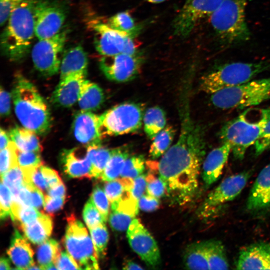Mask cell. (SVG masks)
I'll return each instance as SVG.
<instances>
[{
    "instance_id": "1",
    "label": "cell",
    "mask_w": 270,
    "mask_h": 270,
    "mask_svg": "<svg viewBox=\"0 0 270 270\" xmlns=\"http://www.w3.org/2000/svg\"><path fill=\"white\" fill-rule=\"evenodd\" d=\"M204 134L188 114H185L176 143L158 164V176L165 184L166 192L180 201L188 200L198 190L205 150Z\"/></svg>"
},
{
    "instance_id": "2",
    "label": "cell",
    "mask_w": 270,
    "mask_h": 270,
    "mask_svg": "<svg viewBox=\"0 0 270 270\" xmlns=\"http://www.w3.org/2000/svg\"><path fill=\"white\" fill-rule=\"evenodd\" d=\"M12 90L16 115L23 127L37 134L48 132L52 126L50 112L35 86L22 74H16Z\"/></svg>"
},
{
    "instance_id": "3",
    "label": "cell",
    "mask_w": 270,
    "mask_h": 270,
    "mask_svg": "<svg viewBox=\"0 0 270 270\" xmlns=\"http://www.w3.org/2000/svg\"><path fill=\"white\" fill-rule=\"evenodd\" d=\"M36 0H24L10 14L2 34V51L13 62L27 55L35 36L34 6Z\"/></svg>"
},
{
    "instance_id": "4",
    "label": "cell",
    "mask_w": 270,
    "mask_h": 270,
    "mask_svg": "<svg viewBox=\"0 0 270 270\" xmlns=\"http://www.w3.org/2000/svg\"><path fill=\"white\" fill-rule=\"evenodd\" d=\"M248 0H223L210 16L220 46L239 45L248 41L250 32L246 20Z\"/></svg>"
},
{
    "instance_id": "5",
    "label": "cell",
    "mask_w": 270,
    "mask_h": 270,
    "mask_svg": "<svg viewBox=\"0 0 270 270\" xmlns=\"http://www.w3.org/2000/svg\"><path fill=\"white\" fill-rule=\"evenodd\" d=\"M269 70L270 59L255 62H233L220 64L201 78L200 90L212 94L248 82Z\"/></svg>"
},
{
    "instance_id": "6",
    "label": "cell",
    "mask_w": 270,
    "mask_h": 270,
    "mask_svg": "<svg viewBox=\"0 0 270 270\" xmlns=\"http://www.w3.org/2000/svg\"><path fill=\"white\" fill-rule=\"evenodd\" d=\"M248 110L226 122L222 127L220 136L222 142L228 144L235 159L242 160L247 149L254 145L261 136L270 117V108L262 109L259 119L251 121Z\"/></svg>"
},
{
    "instance_id": "7",
    "label": "cell",
    "mask_w": 270,
    "mask_h": 270,
    "mask_svg": "<svg viewBox=\"0 0 270 270\" xmlns=\"http://www.w3.org/2000/svg\"><path fill=\"white\" fill-rule=\"evenodd\" d=\"M270 100V77L252 80L211 94L210 100L219 108H244Z\"/></svg>"
},
{
    "instance_id": "8",
    "label": "cell",
    "mask_w": 270,
    "mask_h": 270,
    "mask_svg": "<svg viewBox=\"0 0 270 270\" xmlns=\"http://www.w3.org/2000/svg\"><path fill=\"white\" fill-rule=\"evenodd\" d=\"M63 239L67 252L74 258L80 269H99L98 257L86 229L72 214L68 216Z\"/></svg>"
},
{
    "instance_id": "9",
    "label": "cell",
    "mask_w": 270,
    "mask_h": 270,
    "mask_svg": "<svg viewBox=\"0 0 270 270\" xmlns=\"http://www.w3.org/2000/svg\"><path fill=\"white\" fill-rule=\"evenodd\" d=\"M252 174V170L244 171L224 180L207 195L198 210V216L206 220L216 216L226 204L239 195Z\"/></svg>"
},
{
    "instance_id": "10",
    "label": "cell",
    "mask_w": 270,
    "mask_h": 270,
    "mask_svg": "<svg viewBox=\"0 0 270 270\" xmlns=\"http://www.w3.org/2000/svg\"><path fill=\"white\" fill-rule=\"evenodd\" d=\"M142 106L133 102L116 105L100 116L103 135L120 136L134 132L142 126Z\"/></svg>"
},
{
    "instance_id": "11",
    "label": "cell",
    "mask_w": 270,
    "mask_h": 270,
    "mask_svg": "<svg viewBox=\"0 0 270 270\" xmlns=\"http://www.w3.org/2000/svg\"><path fill=\"white\" fill-rule=\"evenodd\" d=\"M68 36V30L60 31L50 38L38 40L32 50L36 69L45 76H52L60 68V58Z\"/></svg>"
},
{
    "instance_id": "12",
    "label": "cell",
    "mask_w": 270,
    "mask_h": 270,
    "mask_svg": "<svg viewBox=\"0 0 270 270\" xmlns=\"http://www.w3.org/2000/svg\"><path fill=\"white\" fill-rule=\"evenodd\" d=\"M223 0H186L172 21L176 36H188L204 18L210 16Z\"/></svg>"
},
{
    "instance_id": "13",
    "label": "cell",
    "mask_w": 270,
    "mask_h": 270,
    "mask_svg": "<svg viewBox=\"0 0 270 270\" xmlns=\"http://www.w3.org/2000/svg\"><path fill=\"white\" fill-rule=\"evenodd\" d=\"M144 61L142 54L138 52L134 54L120 53L102 56L100 67L107 78L116 82L132 80L139 72Z\"/></svg>"
},
{
    "instance_id": "14",
    "label": "cell",
    "mask_w": 270,
    "mask_h": 270,
    "mask_svg": "<svg viewBox=\"0 0 270 270\" xmlns=\"http://www.w3.org/2000/svg\"><path fill=\"white\" fill-rule=\"evenodd\" d=\"M35 36L38 40L52 36L60 31L66 14L62 8L44 0H36L34 6Z\"/></svg>"
},
{
    "instance_id": "15",
    "label": "cell",
    "mask_w": 270,
    "mask_h": 270,
    "mask_svg": "<svg viewBox=\"0 0 270 270\" xmlns=\"http://www.w3.org/2000/svg\"><path fill=\"white\" fill-rule=\"evenodd\" d=\"M126 236L132 248L148 266L155 268L160 264L158 245L138 219L134 218L131 222L126 230Z\"/></svg>"
},
{
    "instance_id": "16",
    "label": "cell",
    "mask_w": 270,
    "mask_h": 270,
    "mask_svg": "<svg viewBox=\"0 0 270 270\" xmlns=\"http://www.w3.org/2000/svg\"><path fill=\"white\" fill-rule=\"evenodd\" d=\"M92 26L94 47L102 56L123 53L128 40L132 36L112 28L106 23L97 20L92 22Z\"/></svg>"
},
{
    "instance_id": "17",
    "label": "cell",
    "mask_w": 270,
    "mask_h": 270,
    "mask_svg": "<svg viewBox=\"0 0 270 270\" xmlns=\"http://www.w3.org/2000/svg\"><path fill=\"white\" fill-rule=\"evenodd\" d=\"M72 131L76 139L84 145L101 144L104 135L100 116L92 112H78L74 118Z\"/></svg>"
},
{
    "instance_id": "18",
    "label": "cell",
    "mask_w": 270,
    "mask_h": 270,
    "mask_svg": "<svg viewBox=\"0 0 270 270\" xmlns=\"http://www.w3.org/2000/svg\"><path fill=\"white\" fill-rule=\"evenodd\" d=\"M60 160L67 177L92 178V163L87 145L63 150Z\"/></svg>"
},
{
    "instance_id": "19",
    "label": "cell",
    "mask_w": 270,
    "mask_h": 270,
    "mask_svg": "<svg viewBox=\"0 0 270 270\" xmlns=\"http://www.w3.org/2000/svg\"><path fill=\"white\" fill-rule=\"evenodd\" d=\"M86 75L85 73H76L60 79L52 94V104L62 108H70L78 102Z\"/></svg>"
},
{
    "instance_id": "20",
    "label": "cell",
    "mask_w": 270,
    "mask_h": 270,
    "mask_svg": "<svg viewBox=\"0 0 270 270\" xmlns=\"http://www.w3.org/2000/svg\"><path fill=\"white\" fill-rule=\"evenodd\" d=\"M235 266L237 270H270V242L254 243L242 248Z\"/></svg>"
},
{
    "instance_id": "21",
    "label": "cell",
    "mask_w": 270,
    "mask_h": 270,
    "mask_svg": "<svg viewBox=\"0 0 270 270\" xmlns=\"http://www.w3.org/2000/svg\"><path fill=\"white\" fill-rule=\"evenodd\" d=\"M232 148L230 145L222 142L211 150L206 157L202 166V177L206 186H209L220 176Z\"/></svg>"
},
{
    "instance_id": "22",
    "label": "cell",
    "mask_w": 270,
    "mask_h": 270,
    "mask_svg": "<svg viewBox=\"0 0 270 270\" xmlns=\"http://www.w3.org/2000/svg\"><path fill=\"white\" fill-rule=\"evenodd\" d=\"M246 208L258 211L270 206V163L259 173L250 190Z\"/></svg>"
},
{
    "instance_id": "23",
    "label": "cell",
    "mask_w": 270,
    "mask_h": 270,
    "mask_svg": "<svg viewBox=\"0 0 270 270\" xmlns=\"http://www.w3.org/2000/svg\"><path fill=\"white\" fill-rule=\"evenodd\" d=\"M7 254L16 269H29L34 264V252L26 240L16 230Z\"/></svg>"
},
{
    "instance_id": "24",
    "label": "cell",
    "mask_w": 270,
    "mask_h": 270,
    "mask_svg": "<svg viewBox=\"0 0 270 270\" xmlns=\"http://www.w3.org/2000/svg\"><path fill=\"white\" fill-rule=\"evenodd\" d=\"M88 58L84 48L80 45L67 50L61 60L60 79L74 74H87Z\"/></svg>"
},
{
    "instance_id": "25",
    "label": "cell",
    "mask_w": 270,
    "mask_h": 270,
    "mask_svg": "<svg viewBox=\"0 0 270 270\" xmlns=\"http://www.w3.org/2000/svg\"><path fill=\"white\" fill-rule=\"evenodd\" d=\"M20 226L27 239L34 244H40L50 236L52 222L50 215L42 213L34 222Z\"/></svg>"
},
{
    "instance_id": "26",
    "label": "cell",
    "mask_w": 270,
    "mask_h": 270,
    "mask_svg": "<svg viewBox=\"0 0 270 270\" xmlns=\"http://www.w3.org/2000/svg\"><path fill=\"white\" fill-rule=\"evenodd\" d=\"M104 100L102 89L88 80L84 82L78 100L81 110L94 112L100 109Z\"/></svg>"
},
{
    "instance_id": "27",
    "label": "cell",
    "mask_w": 270,
    "mask_h": 270,
    "mask_svg": "<svg viewBox=\"0 0 270 270\" xmlns=\"http://www.w3.org/2000/svg\"><path fill=\"white\" fill-rule=\"evenodd\" d=\"M183 262L186 269L210 270L205 242L189 244L184 252Z\"/></svg>"
},
{
    "instance_id": "28",
    "label": "cell",
    "mask_w": 270,
    "mask_h": 270,
    "mask_svg": "<svg viewBox=\"0 0 270 270\" xmlns=\"http://www.w3.org/2000/svg\"><path fill=\"white\" fill-rule=\"evenodd\" d=\"M11 140L17 149L20 151H34L40 152L42 146L37 134L24 127L16 126L9 132Z\"/></svg>"
},
{
    "instance_id": "29",
    "label": "cell",
    "mask_w": 270,
    "mask_h": 270,
    "mask_svg": "<svg viewBox=\"0 0 270 270\" xmlns=\"http://www.w3.org/2000/svg\"><path fill=\"white\" fill-rule=\"evenodd\" d=\"M61 252L58 243L50 238L40 244L36 252V258L42 270L57 269L56 263Z\"/></svg>"
},
{
    "instance_id": "30",
    "label": "cell",
    "mask_w": 270,
    "mask_h": 270,
    "mask_svg": "<svg viewBox=\"0 0 270 270\" xmlns=\"http://www.w3.org/2000/svg\"><path fill=\"white\" fill-rule=\"evenodd\" d=\"M144 130L147 136L152 140L166 126L164 112L158 106L149 108L143 117Z\"/></svg>"
},
{
    "instance_id": "31",
    "label": "cell",
    "mask_w": 270,
    "mask_h": 270,
    "mask_svg": "<svg viewBox=\"0 0 270 270\" xmlns=\"http://www.w3.org/2000/svg\"><path fill=\"white\" fill-rule=\"evenodd\" d=\"M92 163V178H100L114 151L100 144L87 145Z\"/></svg>"
},
{
    "instance_id": "32",
    "label": "cell",
    "mask_w": 270,
    "mask_h": 270,
    "mask_svg": "<svg viewBox=\"0 0 270 270\" xmlns=\"http://www.w3.org/2000/svg\"><path fill=\"white\" fill-rule=\"evenodd\" d=\"M210 270H227L229 264L226 249L222 243L218 240H204Z\"/></svg>"
},
{
    "instance_id": "33",
    "label": "cell",
    "mask_w": 270,
    "mask_h": 270,
    "mask_svg": "<svg viewBox=\"0 0 270 270\" xmlns=\"http://www.w3.org/2000/svg\"><path fill=\"white\" fill-rule=\"evenodd\" d=\"M175 130L172 126H167L152 140L149 154L152 159L162 156L170 148L174 139Z\"/></svg>"
},
{
    "instance_id": "34",
    "label": "cell",
    "mask_w": 270,
    "mask_h": 270,
    "mask_svg": "<svg viewBox=\"0 0 270 270\" xmlns=\"http://www.w3.org/2000/svg\"><path fill=\"white\" fill-rule=\"evenodd\" d=\"M129 154L120 148H114L112 154L100 178L104 182L118 178L120 175Z\"/></svg>"
},
{
    "instance_id": "35",
    "label": "cell",
    "mask_w": 270,
    "mask_h": 270,
    "mask_svg": "<svg viewBox=\"0 0 270 270\" xmlns=\"http://www.w3.org/2000/svg\"><path fill=\"white\" fill-rule=\"evenodd\" d=\"M106 24L115 30L136 37L140 30V26L136 23L130 13L127 10L110 16Z\"/></svg>"
},
{
    "instance_id": "36",
    "label": "cell",
    "mask_w": 270,
    "mask_h": 270,
    "mask_svg": "<svg viewBox=\"0 0 270 270\" xmlns=\"http://www.w3.org/2000/svg\"><path fill=\"white\" fill-rule=\"evenodd\" d=\"M133 180L120 178L105 182L104 189L110 204L120 200L127 191H130Z\"/></svg>"
},
{
    "instance_id": "37",
    "label": "cell",
    "mask_w": 270,
    "mask_h": 270,
    "mask_svg": "<svg viewBox=\"0 0 270 270\" xmlns=\"http://www.w3.org/2000/svg\"><path fill=\"white\" fill-rule=\"evenodd\" d=\"M0 178L10 188L12 200L16 198L20 188L26 182L23 170L18 166L10 168L1 175Z\"/></svg>"
},
{
    "instance_id": "38",
    "label": "cell",
    "mask_w": 270,
    "mask_h": 270,
    "mask_svg": "<svg viewBox=\"0 0 270 270\" xmlns=\"http://www.w3.org/2000/svg\"><path fill=\"white\" fill-rule=\"evenodd\" d=\"M89 230L98 258H104L106 254L109 238L105 223L100 224Z\"/></svg>"
},
{
    "instance_id": "39",
    "label": "cell",
    "mask_w": 270,
    "mask_h": 270,
    "mask_svg": "<svg viewBox=\"0 0 270 270\" xmlns=\"http://www.w3.org/2000/svg\"><path fill=\"white\" fill-rule=\"evenodd\" d=\"M145 168L144 158L142 156H134L126 160L120 177L134 179L142 174Z\"/></svg>"
},
{
    "instance_id": "40",
    "label": "cell",
    "mask_w": 270,
    "mask_h": 270,
    "mask_svg": "<svg viewBox=\"0 0 270 270\" xmlns=\"http://www.w3.org/2000/svg\"><path fill=\"white\" fill-rule=\"evenodd\" d=\"M136 216L116 208H110L109 223L113 230L118 232L127 230Z\"/></svg>"
},
{
    "instance_id": "41",
    "label": "cell",
    "mask_w": 270,
    "mask_h": 270,
    "mask_svg": "<svg viewBox=\"0 0 270 270\" xmlns=\"http://www.w3.org/2000/svg\"><path fill=\"white\" fill-rule=\"evenodd\" d=\"M14 221L18 222L20 226L26 224L35 220L42 213L32 206L14 204L12 206Z\"/></svg>"
},
{
    "instance_id": "42",
    "label": "cell",
    "mask_w": 270,
    "mask_h": 270,
    "mask_svg": "<svg viewBox=\"0 0 270 270\" xmlns=\"http://www.w3.org/2000/svg\"><path fill=\"white\" fill-rule=\"evenodd\" d=\"M18 166L17 160V148L11 141L9 145L0 150V172L2 175L10 168Z\"/></svg>"
},
{
    "instance_id": "43",
    "label": "cell",
    "mask_w": 270,
    "mask_h": 270,
    "mask_svg": "<svg viewBox=\"0 0 270 270\" xmlns=\"http://www.w3.org/2000/svg\"><path fill=\"white\" fill-rule=\"evenodd\" d=\"M90 198L94 202L105 222H106L109 214V200L102 187L96 184L93 188Z\"/></svg>"
},
{
    "instance_id": "44",
    "label": "cell",
    "mask_w": 270,
    "mask_h": 270,
    "mask_svg": "<svg viewBox=\"0 0 270 270\" xmlns=\"http://www.w3.org/2000/svg\"><path fill=\"white\" fill-rule=\"evenodd\" d=\"M40 153L34 151H20L17 149L18 166L22 170H29L44 164Z\"/></svg>"
},
{
    "instance_id": "45",
    "label": "cell",
    "mask_w": 270,
    "mask_h": 270,
    "mask_svg": "<svg viewBox=\"0 0 270 270\" xmlns=\"http://www.w3.org/2000/svg\"><path fill=\"white\" fill-rule=\"evenodd\" d=\"M82 216L89 229L106 223L100 211L90 198L84 206Z\"/></svg>"
},
{
    "instance_id": "46",
    "label": "cell",
    "mask_w": 270,
    "mask_h": 270,
    "mask_svg": "<svg viewBox=\"0 0 270 270\" xmlns=\"http://www.w3.org/2000/svg\"><path fill=\"white\" fill-rule=\"evenodd\" d=\"M0 219L4 220L10 216L14 221L12 192L10 188L2 180L0 185Z\"/></svg>"
},
{
    "instance_id": "47",
    "label": "cell",
    "mask_w": 270,
    "mask_h": 270,
    "mask_svg": "<svg viewBox=\"0 0 270 270\" xmlns=\"http://www.w3.org/2000/svg\"><path fill=\"white\" fill-rule=\"evenodd\" d=\"M147 194L160 198L166 192V186L162 179L158 176H156L152 173L146 176Z\"/></svg>"
},
{
    "instance_id": "48",
    "label": "cell",
    "mask_w": 270,
    "mask_h": 270,
    "mask_svg": "<svg viewBox=\"0 0 270 270\" xmlns=\"http://www.w3.org/2000/svg\"><path fill=\"white\" fill-rule=\"evenodd\" d=\"M254 154L259 156L270 150V117L258 139L254 144Z\"/></svg>"
},
{
    "instance_id": "49",
    "label": "cell",
    "mask_w": 270,
    "mask_h": 270,
    "mask_svg": "<svg viewBox=\"0 0 270 270\" xmlns=\"http://www.w3.org/2000/svg\"><path fill=\"white\" fill-rule=\"evenodd\" d=\"M24 0H0V24H5L12 12Z\"/></svg>"
},
{
    "instance_id": "50",
    "label": "cell",
    "mask_w": 270,
    "mask_h": 270,
    "mask_svg": "<svg viewBox=\"0 0 270 270\" xmlns=\"http://www.w3.org/2000/svg\"><path fill=\"white\" fill-rule=\"evenodd\" d=\"M56 266L57 270L80 269L74 258L66 252H61Z\"/></svg>"
},
{
    "instance_id": "51",
    "label": "cell",
    "mask_w": 270,
    "mask_h": 270,
    "mask_svg": "<svg viewBox=\"0 0 270 270\" xmlns=\"http://www.w3.org/2000/svg\"><path fill=\"white\" fill-rule=\"evenodd\" d=\"M146 188V176L143 174L136 178L133 180L130 190L132 196L136 200H138L144 195Z\"/></svg>"
},
{
    "instance_id": "52",
    "label": "cell",
    "mask_w": 270,
    "mask_h": 270,
    "mask_svg": "<svg viewBox=\"0 0 270 270\" xmlns=\"http://www.w3.org/2000/svg\"><path fill=\"white\" fill-rule=\"evenodd\" d=\"M65 197H51L47 194L44 196V208L49 214H52L62 208L64 203Z\"/></svg>"
},
{
    "instance_id": "53",
    "label": "cell",
    "mask_w": 270,
    "mask_h": 270,
    "mask_svg": "<svg viewBox=\"0 0 270 270\" xmlns=\"http://www.w3.org/2000/svg\"><path fill=\"white\" fill-rule=\"evenodd\" d=\"M158 198L148 194H144L138 200L139 208L145 212H152L159 207Z\"/></svg>"
},
{
    "instance_id": "54",
    "label": "cell",
    "mask_w": 270,
    "mask_h": 270,
    "mask_svg": "<svg viewBox=\"0 0 270 270\" xmlns=\"http://www.w3.org/2000/svg\"><path fill=\"white\" fill-rule=\"evenodd\" d=\"M0 112L2 117L8 116L11 112L12 94L0 87Z\"/></svg>"
},
{
    "instance_id": "55",
    "label": "cell",
    "mask_w": 270,
    "mask_h": 270,
    "mask_svg": "<svg viewBox=\"0 0 270 270\" xmlns=\"http://www.w3.org/2000/svg\"><path fill=\"white\" fill-rule=\"evenodd\" d=\"M41 170L47 182L48 189L62 182L58 173L55 170L44 164L41 166Z\"/></svg>"
},
{
    "instance_id": "56",
    "label": "cell",
    "mask_w": 270,
    "mask_h": 270,
    "mask_svg": "<svg viewBox=\"0 0 270 270\" xmlns=\"http://www.w3.org/2000/svg\"><path fill=\"white\" fill-rule=\"evenodd\" d=\"M28 184L30 190L31 206L37 209L44 206V197L42 190L32 184Z\"/></svg>"
},
{
    "instance_id": "57",
    "label": "cell",
    "mask_w": 270,
    "mask_h": 270,
    "mask_svg": "<svg viewBox=\"0 0 270 270\" xmlns=\"http://www.w3.org/2000/svg\"><path fill=\"white\" fill-rule=\"evenodd\" d=\"M66 188L62 182L47 190V195L51 197H65Z\"/></svg>"
},
{
    "instance_id": "58",
    "label": "cell",
    "mask_w": 270,
    "mask_h": 270,
    "mask_svg": "<svg viewBox=\"0 0 270 270\" xmlns=\"http://www.w3.org/2000/svg\"><path fill=\"white\" fill-rule=\"evenodd\" d=\"M10 136L5 130L0 128V150L7 147L11 142Z\"/></svg>"
},
{
    "instance_id": "59",
    "label": "cell",
    "mask_w": 270,
    "mask_h": 270,
    "mask_svg": "<svg viewBox=\"0 0 270 270\" xmlns=\"http://www.w3.org/2000/svg\"><path fill=\"white\" fill-rule=\"evenodd\" d=\"M124 270H142L143 268L141 267L140 265L130 260H127L124 263V266L122 268Z\"/></svg>"
},
{
    "instance_id": "60",
    "label": "cell",
    "mask_w": 270,
    "mask_h": 270,
    "mask_svg": "<svg viewBox=\"0 0 270 270\" xmlns=\"http://www.w3.org/2000/svg\"><path fill=\"white\" fill-rule=\"evenodd\" d=\"M8 269H12L9 260L6 257H2L0 260V270Z\"/></svg>"
},
{
    "instance_id": "61",
    "label": "cell",
    "mask_w": 270,
    "mask_h": 270,
    "mask_svg": "<svg viewBox=\"0 0 270 270\" xmlns=\"http://www.w3.org/2000/svg\"><path fill=\"white\" fill-rule=\"evenodd\" d=\"M148 2L151 3V4H158L160 2H162L166 0H145Z\"/></svg>"
}]
</instances>
